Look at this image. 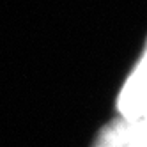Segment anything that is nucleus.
<instances>
[{"label": "nucleus", "instance_id": "obj_2", "mask_svg": "<svg viewBox=\"0 0 147 147\" xmlns=\"http://www.w3.org/2000/svg\"><path fill=\"white\" fill-rule=\"evenodd\" d=\"M147 107V45L117 98V110L122 119H135Z\"/></svg>", "mask_w": 147, "mask_h": 147}, {"label": "nucleus", "instance_id": "obj_1", "mask_svg": "<svg viewBox=\"0 0 147 147\" xmlns=\"http://www.w3.org/2000/svg\"><path fill=\"white\" fill-rule=\"evenodd\" d=\"M92 147H147V107L135 119L117 117L105 126Z\"/></svg>", "mask_w": 147, "mask_h": 147}]
</instances>
